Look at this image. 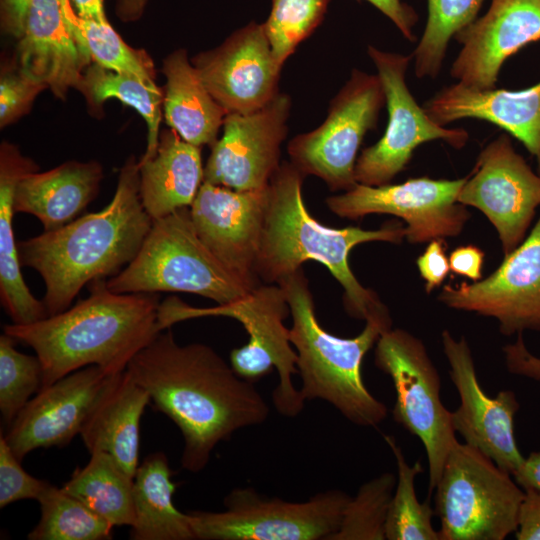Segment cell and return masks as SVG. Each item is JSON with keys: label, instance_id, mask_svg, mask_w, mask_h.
<instances>
[{"label": "cell", "instance_id": "6da1fadb", "mask_svg": "<svg viewBox=\"0 0 540 540\" xmlns=\"http://www.w3.org/2000/svg\"><path fill=\"white\" fill-rule=\"evenodd\" d=\"M126 370L179 428L181 466L192 473L207 466L218 443L241 428L262 424L270 413L254 383L240 378L212 347L180 345L170 328L142 348Z\"/></svg>", "mask_w": 540, "mask_h": 540}, {"label": "cell", "instance_id": "7a4b0ae2", "mask_svg": "<svg viewBox=\"0 0 540 540\" xmlns=\"http://www.w3.org/2000/svg\"><path fill=\"white\" fill-rule=\"evenodd\" d=\"M153 220L139 194L134 156L121 168L112 200L100 211L18 242L21 266L37 271L45 284L48 316L68 309L80 290L95 279L110 278L139 252Z\"/></svg>", "mask_w": 540, "mask_h": 540}, {"label": "cell", "instance_id": "3957f363", "mask_svg": "<svg viewBox=\"0 0 540 540\" xmlns=\"http://www.w3.org/2000/svg\"><path fill=\"white\" fill-rule=\"evenodd\" d=\"M88 286L89 295L63 312L31 324L4 326V333L31 347L39 358L40 390L91 365L120 373L160 332L157 293H116L106 278Z\"/></svg>", "mask_w": 540, "mask_h": 540}, {"label": "cell", "instance_id": "277c9868", "mask_svg": "<svg viewBox=\"0 0 540 540\" xmlns=\"http://www.w3.org/2000/svg\"><path fill=\"white\" fill-rule=\"evenodd\" d=\"M304 178L294 164L286 161L269 183L256 275L260 282L278 284L306 261L319 262L343 287L347 312L366 320L385 305L374 291L357 280L349 266V254L355 246L366 242L401 243L405 227L394 221L375 230L324 226L306 208L302 194Z\"/></svg>", "mask_w": 540, "mask_h": 540}, {"label": "cell", "instance_id": "5b68a950", "mask_svg": "<svg viewBox=\"0 0 540 540\" xmlns=\"http://www.w3.org/2000/svg\"><path fill=\"white\" fill-rule=\"evenodd\" d=\"M278 284L290 307L289 338L297 353V369L302 381L300 392L304 400L326 401L355 425H379L388 410L364 384L361 364L379 337L392 328L388 308L384 306L373 312L357 336L341 338L319 324L302 268Z\"/></svg>", "mask_w": 540, "mask_h": 540}, {"label": "cell", "instance_id": "8992f818", "mask_svg": "<svg viewBox=\"0 0 540 540\" xmlns=\"http://www.w3.org/2000/svg\"><path fill=\"white\" fill-rule=\"evenodd\" d=\"M290 314L286 295L279 284H259L245 296L223 305L194 307L177 296L160 302L159 331L174 324L201 317L224 316L239 321L249 335L247 344L230 353V365L242 379L255 383L275 368L278 383L272 393L275 409L285 417H295L305 400L292 381L298 373L297 353L292 348L284 320Z\"/></svg>", "mask_w": 540, "mask_h": 540}, {"label": "cell", "instance_id": "52a82bcc", "mask_svg": "<svg viewBox=\"0 0 540 540\" xmlns=\"http://www.w3.org/2000/svg\"><path fill=\"white\" fill-rule=\"evenodd\" d=\"M107 286L116 293L186 292L217 305L251 291L200 240L190 207L153 220L135 258L108 278Z\"/></svg>", "mask_w": 540, "mask_h": 540}, {"label": "cell", "instance_id": "ba28073f", "mask_svg": "<svg viewBox=\"0 0 540 540\" xmlns=\"http://www.w3.org/2000/svg\"><path fill=\"white\" fill-rule=\"evenodd\" d=\"M434 490L440 540H504L515 533L525 491L476 448L458 441Z\"/></svg>", "mask_w": 540, "mask_h": 540}, {"label": "cell", "instance_id": "9c48e42d", "mask_svg": "<svg viewBox=\"0 0 540 540\" xmlns=\"http://www.w3.org/2000/svg\"><path fill=\"white\" fill-rule=\"evenodd\" d=\"M374 362L393 383L394 421L423 444L429 467V493L458 442L452 412L441 399V379L424 343L401 328H390L377 340Z\"/></svg>", "mask_w": 540, "mask_h": 540}, {"label": "cell", "instance_id": "30bf717a", "mask_svg": "<svg viewBox=\"0 0 540 540\" xmlns=\"http://www.w3.org/2000/svg\"><path fill=\"white\" fill-rule=\"evenodd\" d=\"M350 498L330 489L289 502L239 487L224 498V511L187 513L197 540H330Z\"/></svg>", "mask_w": 540, "mask_h": 540}, {"label": "cell", "instance_id": "8fae6325", "mask_svg": "<svg viewBox=\"0 0 540 540\" xmlns=\"http://www.w3.org/2000/svg\"><path fill=\"white\" fill-rule=\"evenodd\" d=\"M386 104L378 74L353 69L332 99L325 121L288 144L290 162L305 176L322 179L332 191H348L357 182L355 165L361 143L377 125Z\"/></svg>", "mask_w": 540, "mask_h": 540}, {"label": "cell", "instance_id": "7c38bea8", "mask_svg": "<svg viewBox=\"0 0 540 540\" xmlns=\"http://www.w3.org/2000/svg\"><path fill=\"white\" fill-rule=\"evenodd\" d=\"M367 53L374 63L385 93L388 122L382 137L357 158V183L381 186L390 183L410 162L415 149L426 142L442 140L462 149L469 134L463 128H447L434 122L411 94L406 72L412 54L382 51L372 45Z\"/></svg>", "mask_w": 540, "mask_h": 540}, {"label": "cell", "instance_id": "4fadbf2b", "mask_svg": "<svg viewBox=\"0 0 540 540\" xmlns=\"http://www.w3.org/2000/svg\"><path fill=\"white\" fill-rule=\"evenodd\" d=\"M467 180L411 178L400 184L369 186L357 183L342 194L330 196L326 205L337 216L359 219L369 214H389L405 223L410 243H426L459 235L470 214L457 201Z\"/></svg>", "mask_w": 540, "mask_h": 540}, {"label": "cell", "instance_id": "5bb4252c", "mask_svg": "<svg viewBox=\"0 0 540 540\" xmlns=\"http://www.w3.org/2000/svg\"><path fill=\"white\" fill-rule=\"evenodd\" d=\"M457 201L487 217L506 256L525 239L540 206V173L532 170L503 133L481 150Z\"/></svg>", "mask_w": 540, "mask_h": 540}, {"label": "cell", "instance_id": "9a60e30c", "mask_svg": "<svg viewBox=\"0 0 540 540\" xmlns=\"http://www.w3.org/2000/svg\"><path fill=\"white\" fill-rule=\"evenodd\" d=\"M438 300L452 309L495 318L505 336L540 331V216L492 274L473 283L446 285Z\"/></svg>", "mask_w": 540, "mask_h": 540}, {"label": "cell", "instance_id": "2e32d148", "mask_svg": "<svg viewBox=\"0 0 540 540\" xmlns=\"http://www.w3.org/2000/svg\"><path fill=\"white\" fill-rule=\"evenodd\" d=\"M290 107V97L278 93L256 111L228 113L222 137L211 146L204 181L239 191L268 187L280 166Z\"/></svg>", "mask_w": 540, "mask_h": 540}, {"label": "cell", "instance_id": "e0dca14e", "mask_svg": "<svg viewBox=\"0 0 540 540\" xmlns=\"http://www.w3.org/2000/svg\"><path fill=\"white\" fill-rule=\"evenodd\" d=\"M450 378L460 398L452 412V426L472 446L489 457L498 467L513 475L524 461L515 439L514 419L520 404L512 390H502L491 398L482 389L474 359L464 336L455 339L444 330L441 334Z\"/></svg>", "mask_w": 540, "mask_h": 540}, {"label": "cell", "instance_id": "ac0fdd59", "mask_svg": "<svg viewBox=\"0 0 540 540\" xmlns=\"http://www.w3.org/2000/svg\"><path fill=\"white\" fill-rule=\"evenodd\" d=\"M268 187L239 191L203 181L190 206L191 219L200 240L250 290L261 284L255 266L268 204Z\"/></svg>", "mask_w": 540, "mask_h": 540}, {"label": "cell", "instance_id": "d6986e66", "mask_svg": "<svg viewBox=\"0 0 540 540\" xmlns=\"http://www.w3.org/2000/svg\"><path fill=\"white\" fill-rule=\"evenodd\" d=\"M191 63L227 114L256 111L279 93L282 66L273 56L263 24L250 22Z\"/></svg>", "mask_w": 540, "mask_h": 540}, {"label": "cell", "instance_id": "ffe728a7", "mask_svg": "<svg viewBox=\"0 0 540 540\" xmlns=\"http://www.w3.org/2000/svg\"><path fill=\"white\" fill-rule=\"evenodd\" d=\"M113 375L91 365L38 391L4 435L16 457L22 461L35 449L70 443Z\"/></svg>", "mask_w": 540, "mask_h": 540}, {"label": "cell", "instance_id": "44dd1931", "mask_svg": "<svg viewBox=\"0 0 540 540\" xmlns=\"http://www.w3.org/2000/svg\"><path fill=\"white\" fill-rule=\"evenodd\" d=\"M454 39L462 48L451 77L479 90L494 89L505 61L540 40V0H491L488 11Z\"/></svg>", "mask_w": 540, "mask_h": 540}, {"label": "cell", "instance_id": "7402d4cb", "mask_svg": "<svg viewBox=\"0 0 540 540\" xmlns=\"http://www.w3.org/2000/svg\"><path fill=\"white\" fill-rule=\"evenodd\" d=\"M423 108L441 126L474 118L500 127L525 146L540 173V81L522 90H479L457 82L443 87Z\"/></svg>", "mask_w": 540, "mask_h": 540}, {"label": "cell", "instance_id": "603a6c76", "mask_svg": "<svg viewBox=\"0 0 540 540\" xmlns=\"http://www.w3.org/2000/svg\"><path fill=\"white\" fill-rule=\"evenodd\" d=\"M18 68L63 98L79 88L84 60L65 19L61 0H32L17 47Z\"/></svg>", "mask_w": 540, "mask_h": 540}, {"label": "cell", "instance_id": "cb8c5ba5", "mask_svg": "<svg viewBox=\"0 0 540 540\" xmlns=\"http://www.w3.org/2000/svg\"><path fill=\"white\" fill-rule=\"evenodd\" d=\"M150 401L147 391L126 369L113 375L80 432L89 453H109L134 477L139 466L140 421Z\"/></svg>", "mask_w": 540, "mask_h": 540}, {"label": "cell", "instance_id": "d4e9b609", "mask_svg": "<svg viewBox=\"0 0 540 540\" xmlns=\"http://www.w3.org/2000/svg\"><path fill=\"white\" fill-rule=\"evenodd\" d=\"M103 177L96 161H68L45 172L32 171L18 182L15 213L35 216L44 231L76 219L96 197Z\"/></svg>", "mask_w": 540, "mask_h": 540}, {"label": "cell", "instance_id": "484cf974", "mask_svg": "<svg viewBox=\"0 0 540 540\" xmlns=\"http://www.w3.org/2000/svg\"><path fill=\"white\" fill-rule=\"evenodd\" d=\"M139 165V194L152 220L190 207L204 181L200 147L173 129L163 131L155 154Z\"/></svg>", "mask_w": 540, "mask_h": 540}, {"label": "cell", "instance_id": "4316f807", "mask_svg": "<svg viewBox=\"0 0 540 540\" xmlns=\"http://www.w3.org/2000/svg\"><path fill=\"white\" fill-rule=\"evenodd\" d=\"M36 165L7 142L0 149V300L14 324H31L48 316L25 283L15 240L14 194L19 180Z\"/></svg>", "mask_w": 540, "mask_h": 540}, {"label": "cell", "instance_id": "83f0119b", "mask_svg": "<svg viewBox=\"0 0 540 540\" xmlns=\"http://www.w3.org/2000/svg\"><path fill=\"white\" fill-rule=\"evenodd\" d=\"M162 70L167 80L163 97L166 123L185 141L212 146L226 110L204 86L184 49L169 54Z\"/></svg>", "mask_w": 540, "mask_h": 540}, {"label": "cell", "instance_id": "f1b7e54d", "mask_svg": "<svg viewBox=\"0 0 540 540\" xmlns=\"http://www.w3.org/2000/svg\"><path fill=\"white\" fill-rule=\"evenodd\" d=\"M166 455L155 452L139 464L133 480L132 540H195L188 513L173 502L176 485Z\"/></svg>", "mask_w": 540, "mask_h": 540}, {"label": "cell", "instance_id": "f546056e", "mask_svg": "<svg viewBox=\"0 0 540 540\" xmlns=\"http://www.w3.org/2000/svg\"><path fill=\"white\" fill-rule=\"evenodd\" d=\"M133 480L109 453H91L89 462L77 468L62 487L81 500L113 527L134 522Z\"/></svg>", "mask_w": 540, "mask_h": 540}, {"label": "cell", "instance_id": "4dcf8cb0", "mask_svg": "<svg viewBox=\"0 0 540 540\" xmlns=\"http://www.w3.org/2000/svg\"><path fill=\"white\" fill-rule=\"evenodd\" d=\"M78 89L91 105L99 106L108 98H116L134 108L146 121L148 128L147 147L139 162L155 154L159 144L164 97L157 85H150L134 75L116 72L92 62L85 68Z\"/></svg>", "mask_w": 540, "mask_h": 540}, {"label": "cell", "instance_id": "1f68e13d", "mask_svg": "<svg viewBox=\"0 0 540 540\" xmlns=\"http://www.w3.org/2000/svg\"><path fill=\"white\" fill-rule=\"evenodd\" d=\"M61 2L68 27L88 65L92 61L156 85L154 66L146 52L127 45L109 22L82 19L75 13L70 0Z\"/></svg>", "mask_w": 540, "mask_h": 540}, {"label": "cell", "instance_id": "d6a6232c", "mask_svg": "<svg viewBox=\"0 0 540 540\" xmlns=\"http://www.w3.org/2000/svg\"><path fill=\"white\" fill-rule=\"evenodd\" d=\"M41 516L29 540H106L113 526L62 487L51 486L38 500Z\"/></svg>", "mask_w": 540, "mask_h": 540}, {"label": "cell", "instance_id": "836d02e7", "mask_svg": "<svg viewBox=\"0 0 540 540\" xmlns=\"http://www.w3.org/2000/svg\"><path fill=\"white\" fill-rule=\"evenodd\" d=\"M384 440L396 460L398 477L390 502L387 521V540H440L432 524L433 510L428 503H421L416 495L415 480L422 472L420 462L409 465L401 447L391 435Z\"/></svg>", "mask_w": 540, "mask_h": 540}, {"label": "cell", "instance_id": "e575fe53", "mask_svg": "<svg viewBox=\"0 0 540 540\" xmlns=\"http://www.w3.org/2000/svg\"><path fill=\"white\" fill-rule=\"evenodd\" d=\"M484 0H428V18L420 41L412 53L417 78H436L449 42L472 23Z\"/></svg>", "mask_w": 540, "mask_h": 540}, {"label": "cell", "instance_id": "d590c367", "mask_svg": "<svg viewBox=\"0 0 540 540\" xmlns=\"http://www.w3.org/2000/svg\"><path fill=\"white\" fill-rule=\"evenodd\" d=\"M397 478L391 472L365 482L350 498L330 540H385L386 521Z\"/></svg>", "mask_w": 540, "mask_h": 540}, {"label": "cell", "instance_id": "8d00e7d4", "mask_svg": "<svg viewBox=\"0 0 540 540\" xmlns=\"http://www.w3.org/2000/svg\"><path fill=\"white\" fill-rule=\"evenodd\" d=\"M329 0H272L263 24L273 56L280 66L323 21Z\"/></svg>", "mask_w": 540, "mask_h": 540}, {"label": "cell", "instance_id": "74e56055", "mask_svg": "<svg viewBox=\"0 0 540 540\" xmlns=\"http://www.w3.org/2000/svg\"><path fill=\"white\" fill-rule=\"evenodd\" d=\"M10 335L0 336V412L9 427L42 385V365L37 356L15 348Z\"/></svg>", "mask_w": 540, "mask_h": 540}, {"label": "cell", "instance_id": "f35d334b", "mask_svg": "<svg viewBox=\"0 0 540 540\" xmlns=\"http://www.w3.org/2000/svg\"><path fill=\"white\" fill-rule=\"evenodd\" d=\"M51 486L48 481L27 473L16 455L0 435V508L23 499L39 498Z\"/></svg>", "mask_w": 540, "mask_h": 540}, {"label": "cell", "instance_id": "ab89813d", "mask_svg": "<svg viewBox=\"0 0 540 540\" xmlns=\"http://www.w3.org/2000/svg\"><path fill=\"white\" fill-rule=\"evenodd\" d=\"M47 88L17 67L5 70L0 79V124L8 125L28 111L35 97Z\"/></svg>", "mask_w": 540, "mask_h": 540}, {"label": "cell", "instance_id": "60d3db41", "mask_svg": "<svg viewBox=\"0 0 540 540\" xmlns=\"http://www.w3.org/2000/svg\"><path fill=\"white\" fill-rule=\"evenodd\" d=\"M416 264L420 276L426 282L427 293L441 286L450 271L444 240L430 241L424 252L417 258Z\"/></svg>", "mask_w": 540, "mask_h": 540}, {"label": "cell", "instance_id": "b9f144b4", "mask_svg": "<svg viewBox=\"0 0 540 540\" xmlns=\"http://www.w3.org/2000/svg\"><path fill=\"white\" fill-rule=\"evenodd\" d=\"M506 369L511 374L540 381V357L526 347L522 333L517 334L513 343L503 347Z\"/></svg>", "mask_w": 540, "mask_h": 540}, {"label": "cell", "instance_id": "7bdbcfd3", "mask_svg": "<svg viewBox=\"0 0 540 540\" xmlns=\"http://www.w3.org/2000/svg\"><path fill=\"white\" fill-rule=\"evenodd\" d=\"M524 491L515 536L517 540H540V490Z\"/></svg>", "mask_w": 540, "mask_h": 540}, {"label": "cell", "instance_id": "ee69618b", "mask_svg": "<svg viewBox=\"0 0 540 540\" xmlns=\"http://www.w3.org/2000/svg\"><path fill=\"white\" fill-rule=\"evenodd\" d=\"M485 252L472 244L455 248L449 256L450 271L471 279L473 282L482 279Z\"/></svg>", "mask_w": 540, "mask_h": 540}, {"label": "cell", "instance_id": "f6af8a7d", "mask_svg": "<svg viewBox=\"0 0 540 540\" xmlns=\"http://www.w3.org/2000/svg\"><path fill=\"white\" fill-rule=\"evenodd\" d=\"M387 16L398 28L403 37L415 40L413 28L418 22L416 11L401 0H366Z\"/></svg>", "mask_w": 540, "mask_h": 540}, {"label": "cell", "instance_id": "bcb514c9", "mask_svg": "<svg viewBox=\"0 0 540 540\" xmlns=\"http://www.w3.org/2000/svg\"><path fill=\"white\" fill-rule=\"evenodd\" d=\"M32 0H0L1 26L16 38L24 32L25 20Z\"/></svg>", "mask_w": 540, "mask_h": 540}, {"label": "cell", "instance_id": "7dc6e473", "mask_svg": "<svg viewBox=\"0 0 540 540\" xmlns=\"http://www.w3.org/2000/svg\"><path fill=\"white\" fill-rule=\"evenodd\" d=\"M512 476L523 490H540V449L525 457Z\"/></svg>", "mask_w": 540, "mask_h": 540}, {"label": "cell", "instance_id": "c3c4849f", "mask_svg": "<svg viewBox=\"0 0 540 540\" xmlns=\"http://www.w3.org/2000/svg\"><path fill=\"white\" fill-rule=\"evenodd\" d=\"M75 13L82 19L108 23L103 0H70Z\"/></svg>", "mask_w": 540, "mask_h": 540}, {"label": "cell", "instance_id": "681fc988", "mask_svg": "<svg viewBox=\"0 0 540 540\" xmlns=\"http://www.w3.org/2000/svg\"><path fill=\"white\" fill-rule=\"evenodd\" d=\"M147 0H115V13L123 22L139 19L145 9Z\"/></svg>", "mask_w": 540, "mask_h": 540}]
</instances>
